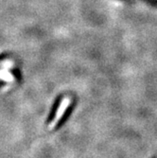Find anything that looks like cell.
I'll use <instances>...</instances> for the list:
<instances>
[{
    "label": "cell",
    "instance_id": "cell-1",
    "mask_svg": "<svg viewBox=\"0 0 157 158\" xmlns=\"http://www.w3.org/2000/svg\"><path fill=\"white\" fill-rule=\"evenodd\" d=\"M70 102H71V99L69 98H65L63 102H62V103H61V105H60V107H59V109H58V112H57V114H56V118H55V119L53 120V122L50 124V128L52 129V128H54V126L57 124V122H58V120L63 117V114H64V111L66 110V108H67V106L70 104Z\"/></svg>",
    "mask_w": 157,
    "mask_h": 158
}]
</instances>
